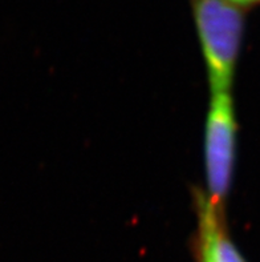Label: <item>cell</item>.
Segmentation results:
<instances>
[{
  "instance_id": "7a4b0ae2",
  "label": "cell",
  "mask_w": 260,
  "mask_h": 262,
  "mask_svg": "<svg viewBox=\"0 0 260 262\" xmlns=\"http://www.w3.org/2000/svg\"><path fill=\"white\" fill-rule=\"evenodd\" d=\"M237 123L230 93H214L206 123L204 163L208 203L221 209L232 179Z\"/></svg>"
},
{
  "instance_id": "3957f363",
  "label": "cell",
  "mask_w": 260,
  "mask_h": 262,
  "mask_svg": "<svg viewBox=\"0 0 260 262\" xmlns=\"http://www.w3.org/2000/svg\"><path fill=\"white\" fill-rule=\"evenodd\" d=\"M201 262H246L222 229L218 209L207 200L201 209Z\"/></svg>"
},
{
  "instance_id": "6da1fadb",
  "label": "cell",
  "mask_w": 260,
  "mask_h": 262,
  "mask_svg": "<svg viewBox=\"0 0 260 262\" xmlns=\"http://www.w3.org/2000/svg\"><path fill=\"white\" fill-rule=\"evenodd\" d=\"M194 17L212 93L230 91L243 35V15L227 0H194Z\"/></svg>"
},
{
  "instance_id": "277c9868",
  "label": "cell",
  "mask_w": 260,
  "mask_h": 262,
  "mask_svg": "<svg viewBox=\"0 0 260 262\" xmlns=\"http://www.w3.org/2000/svg\"><path fill=\"white\" fill-rule=\"evenodd\" d=\"M230 3L235 4V6H247V4H255V3H260V0H227Z\"/></svg>"
}]
</instances>
